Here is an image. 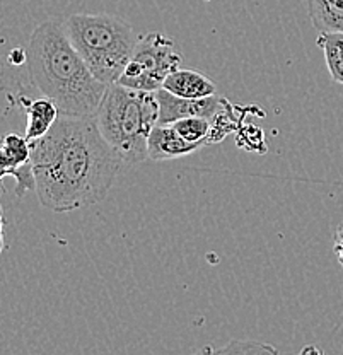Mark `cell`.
Returning <instances> with one entry per match:
<instances>
[{"instance_id":"6da1fadb","label":"cell","mask_w":343,"mask_h":355,"mask_svg":"<svg viewBox=\"0 0 343 355\" xmlns=\"http://www.w3.org/2000/svg\"><path fill=\"white\" fill-rule=\"evenodd\" d=\"M36 197L43 209L65 214L103 202L123 169L94 116H58L45 137L31 142Z\"/></svg>"},{"instance_id":"7a4b0ae2","label":"cell","mask_w":343,"mask_h":355,"mask_svg":"<svg viewBox=\"0 0 343 355\" xmlns=\"http://www.w3.org/2000/svg\"><path fill=\"white\" fill-rule=\"evenodd\" d=\"M26 53L29 83L58 106L62 116H96L108 86L96 79L76 50L64 21L50 19L36 26Z\"/></svg>"},{"instance_id":"3957f363","label":"cell","mask_w":343,"mask_h":355,"mask_svg":"<svg viewBox=\"0 0 343 355\" xmlns=\"http://www.w3.org/2000/svg\"><path fill=\"white\" fill-rule=\"evenodd\" d=\"M94 118L99 132L125 164L135 166L149 159L147 142L152 128L159 123L156 91L109 84Z\"/></svg>"},{"instance_id":"277c9868","label":"cell","mask_w":343,"mask_h":355,"mask_svg":"<svg viewBox=\"0 0 343 355\" xmlns=\"http://www.w3.org/2000/svg\"><path fill=\"white\" fill-rule=\"evenodd\" d=\"M64 28L96 79L118 83L139 43L134 28L109 14H72Z\"/></svg>"},{"instance_id":"5b68a950","label":"cell","mask_w":343,"mask_h":355,"mask_svg":"<svg viewBox=\"0 0 343 355\" xmlns=\"http://www.w3.org/2000/svg\"><path fill=\"white\" fill-rule=\"evenodd\" d=\"M182 53L176 43L162 33H149L139 38L134 55L125 67L118 84L139 91H157L166 77L182 65Z\"/></svg>"},{"instance_id":"8992f818","label":"cell","mask_w":343,"mask_h":355,"mask_svg":"<svg viewBox=\"0 0 343 355\" xmlns=\"http://www.w3.org/2000/svg\"><path fill=\"white\" fill-rule=\"evenodd\" d=\"M156 96L159 101V125H171L182 118L190 116L213 118L226 101L222 98H217L216 94L202 99L182 98V96L166 91L164 87L157 89Z\"/></svg>"},{"instance_id":"52a82bcc","label":"cell","mask_w":343,"mask_h":355,"mask_svg":"<svg viewBox=\"0 0 343 355\" xmlns=\"http://www.w3.org/2000/svg\"><path fill=\"white\" fill-rule=\"evenodd\" d=\"M204 146L188 142L173 125H159L152 128L147 142V154L152 161H169L197 153Z\"/></svg>"},{"instance_id":"ba28073f","label":"cell","mask_w":343,"mask_h":355,"mask_svg":"<svg viewBox=\"0 0 343 355\" xmlns=\"http://www.w3.org/2000/svg\"><path fill=\"white\" fill-rule=\"evenodd\" d=\"M162 87L173 94L190 99L210 98L216 94V84L193 69H176L166 77Z\"/></svg>"},{"instance_id":"9c48e42d","label":"cell","mask_w":343,"mask_h":355,"mask_svg":"<svg viewBox=\"0 0 343 355\" xmlns=\"http://www.w3.org/2000/svg\"><path fill=\"white\" fill-rule=\"evenodd\" d=\"M21 105H23L26 114H28V125H26L24 135L29 142L45 137L51 130L55 121L58 120V116H60L58 106L46 96L35 99V101H26V98H21Z\"/></svg>"},{"instance_id":"30bf717a","label":"cell","mask_w":343,"mask_h":355,"mask_svg":"<svg viewBox=\"0 0 343 355\" xmlns=\"http://www.w3.org/2000/svg\"><path fill=\"white\" fill-rule=\"evenodd\" d=\"M308 12L319 33H343V0H308Z\"/></svg>"},{"instance_id":"8fae6325","label":"cell","mask_w":343,"mask_h":355,"mask_svg":"<svg viewBox=\"0 0 343 355\" xmlns=\"http://www.w3.org/2000/svg\"><path fill=\"white\" fill-rule=\"evenodd\" d=\"M31 162V142L26 135L19 133H6L0 147V166L2 171L19 168V166Z\"/></svg>"},{"instance_id":"7c38bea8","label":"cell","mask_w":343,"mask_h":355,"mask_svg":"<svg viewBox=\"0 0 343 355\" xmlns=\"http://www.w3.org/2000/svg\"><path fill=\"white\" fill-rule=\"evenodd\" d=\"M318 44L323 48L330 76L335 83L343 84V33H319Z\"/></svg>"},{"instance_id":"4fadbf2b","label":"cell","mask_w":343,"mask_h":355,"mask_svg":"<svg viewBox=\"0 0 343 355\" xmlns=\"http://www.w3.org/2000/svg\"><path fill=\"white\" fill-rule=\"evenodd\" d=\"M171 125L178 130L179 135L188 140V142L200 144V146L209 144L210 128H212V121H210V118H205V116L182 118V120L175 121V123Z\"/></svg>"},{"instance_id":"5bb4252c","label":"cell","mask_w":343,"mask_h":355,"mask_svg":"<svg viewBox=\"0 0 343 355\" xmlns=\"http://www.w3.org/2000/svg\"><path fill=\"white\" fill-rule=\"evenodd\" d=\"M0 176H12L16 181V188H14V193L16 197H23L28 191H36V176L35 169H33V161L26 162V164L19 166V168L7 169V171L0 173Z\"/></svg>"},{"instance_id":"9a60e30c","label":"cell","mask_w":343,"mask_h":355,"mask_svg":"<svg viewBox=\"0 0 343 355\" xmlns=\"http://www.w3.org/2000/svg\"><path fill=\"white\" fill-rule=\"evenodd\" d=\"M217 354H236V352H276L275 347L265 345V343L256 342H239V340H232L227 347L224 349H217Z\"/></svg>"},{"instance_id":"2e32d148","label":"cell","mask_w":343,"mask_h":355,"mask_svg":"<svg viewBox=\"0 0 343 355\" xmlns=\"http://www.w3.org/2000/svg\"><path fill=\"white\" fill-rule=\"evenodd\" d=\"M333 251L338 258V263L343 266V222L337 227L333 239Z\"/></svg>"},{"instance_id":"e0dca14e","label":"cell","mask_w":343,"mask_h":355,"mask_svg":"<svg viewBox=\"0 0 343 355\" xmlns=\"http://www.w3.org/2000/svg\"><path fill=\"white\" fill-rule=\"evenodd\" d=\"M28 60V53H26V48H14L9 53V64L12 65H24Z\"/></svg>"}]
</instances>
